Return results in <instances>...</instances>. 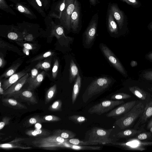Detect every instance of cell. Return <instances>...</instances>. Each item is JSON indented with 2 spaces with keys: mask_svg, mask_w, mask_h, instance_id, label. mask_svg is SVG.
Returning a JSON list of instances; mask_svg holds the SVG:
<instances>
[{
  "mask_svg": "<svg viewBox=\"0 0 152 152\" xmlns=\"http://www.w3.org/2000/svg\"><path fill=\"white\" fill-rule=\"evenodd\" d=\"M69 139L53 134L36 138L32 143L34 146L37 148L54 150L59 148H66V143Z\"/></svg>",
  "mask_w": 152,
  "mask_h": 152,
  "instance_id": "cell-1",
  "label": "cell"
},
{
  "mask_svg": "<svg viewBox=\"0 0 152 152\" xmlns=\"http://www.w3.org/2000/svg\"><path fill=\"white\" fill-rule=\"evenodd\" d=\"M112 82V79L107 77L98 78L94 80L83 95V102H86L93 96L103 91L110 86Z\"/></svg>",
  "mask_w": 152,
  "mask_h": 152,
  "instance_id": "cell-2",
  "label": "cell"
},
{
  "mask_svg": "<svg viewBox=\"0 0 152 152\" xmlns=\"http://www.w3.org/2000/svg\"><path fill=\"white\" fill-rule=\"evenodd\" d=\"M145 106L140 102L121 118L117 120L115 124L121 129H123L131 126L142 114Z\"/></svg>",
  "mask_w": 152,
  "mask_h": 152,
  "instance_id": "cell-3",
  "label": "cell"
},
{
  "mask_svg": "<svg viewBox=\"0 0 152 152\" xmlns=\"http://www.w3.org/2000/svg\"><path fill=\"white\" fill-rule=\"evenodd\" d=\"M113 130L112 128L105 129L101 127H93L90 130L87 141L91 145L112 143V140L109 137Z\"/></svg>",
  "mask_w": 152,
  "mask_h": 152,
  "instance_id": "cell-4",
  "label": "cell"
},
{
  "mask_svg": "<svg viewBox=\"0 0 152 152\" xmlns=\"http://www.w3.org/2000/svg\"><path fill=\"white\" fill-rule=\"evenodd\" d=\"M124 103L122 100H105L91 107L88 110L91 114L102 115L112 110L114 107Z\"/></svg>",
  "mask_w": 152,
  "mask_h": 152,
  "instance_id": "cell-5",
  "label": "cell"
},
{
  "mask_svg": "<svg viewBox=\"0 0 152 152\" xmlns=\"http://www.w3.org/2000/svg\"><path fill=\"white\" fill-rule=\"evenodd\" d=\"M100 47L103 54L110 63L120 72L126 76V72L124 67L111 50L103 44H101Z\"/></svg>",
  "mask_w": 152,
  "mask_h": 152,
  "instance_id": "cell-6",
  "label": "cell"
},
{
  "mask_svg": "<svg viewBox=\"0 0 152 152\" xmlns=\"http://www.w3.org/2000/svg\"><path fill=\"white\" fill-rule=\"evenodd\" d=\"M75 0H65V7L62 11L61 21L68 30L71 28V17L74 9Z\"/></svg>",
  "mask_w": 152,
  "mask_h": 152,
  "instance_id": "cell-7",
  "label": "cell"
},
{
  "mask_svg": "<svg viewBox=\"0 0 152 152\" xmlns=\"http://www.w3.org/2000/svg\"><path fill=\"white\" fill-rule=\"evenodd\" d=\"M98 14L97 13L92 17L86 28L84 35L86 43L87 45L90 44L94 40L96 33L98 21Z\"/></svg>",
  "mask_w": 152,
  "mask_h": 152,
  "instance_id": "cell-8",
  "label": "cell"
},
{
  "mask_svg": "<svg viewBox=\"0 0 152 152\" xmlns=\"http://www.w3.org/2000/svg\"><path fill=\"white\" fill-rule=\"evenodd\" d=\"M108 8L112 13L119 28L121 30L127 20L124 13L120 9L118 4L116 3H110Z\"/></svg>",
  "mask_w": 152,
  "mask_h": 152,
  "instance_id": "cell-9",
  "label": "cell"
},
{
  "mask_svg": "<svg viewBox=\"0 0 152 152\" xmlns=\"http://www.w3.org/2000/svg\"><path fill=\"white\" fill-rule=\"evenodd\" d=\"M28 89H21L12 96L15 98H19L28 104L34 105L37 104L38 102L34 93Z\"/></svg>",
  "mask_w": 152,
  "mask_h": 152,
  "instance_id": "cell-10",
  "label": "cell"
},
{
  "mask_svg": "<svg viewBox=\"0 0 152 152\" xmlns=\"http://www.w3.org/2000/svg\"><path fill=\"white\" fill-rule=\"evenodd\" d=\"M136 102V101L133 100L122 104L107 113L106 116L107 117H113L124 114L131 110Z\"/></svg>",
  "mask_w": 152,
  "mask_h": 152,
  "instance_id": "cell-11",
  "label": "cell"
},
{
  "mask_svg": "<svg viewBox=\"0 0 152 152\" xmlns=\"http://www.w3.org/2000/svg\"><path fill=\"white\" fill-rule=\"evenodd\" d=\"M29 76V75L27 73L18 81L4 91L3 95L7 97L12 96L13 94L21 89L23 86L27 83V81Z\"/></svg>",
  "mask_w": 152,
  "mask_h": 152,
  "instance_id": "cell-12",
  "label": "cell"
},
{
  "mask_svg": "<svg viewBox=\"0 0 152 152\" xmlns=\"http://www.w3.org/2000/svg\"><path fill=\"white\" fill-rule=\"evenodd\" d=\"M81 8L80 3L75 0L74 9L71 17V28L74 31L77 30L81 22Z\"/></svg>",
  "mask_w": 152,
  "mask_h": 152,
  "instance_id": "cell-13",
  "label": "cell"
},
{
  "mask_svg": "<svg viewBox=\"0 0 152 152\" xmlns=\"http://www.w3.org/2000/svg\"><path fill=\"white\" fill-rule=\"evenodd\" d=\"M152 116V101L147 103L145 107L143 112L137 122L135 124L134 128L137 129L142 126Z\"/></svg>",
  "mask_w": 152,
  "mask_h": 152,
  "instance_id": "cell-14",
  "label": "cell"
},
{
  "mask_svg": "<svg viewBox=\"0 0 152 152\" xmlns=\"http://www.w3.org/2000/svg\"><path fill=\"white\" fill-rule=\"evenodd\" d=\"M29 70L30 69H29L14 73L8 79L3 81V83H2V87L4 91L6 90L25 75Z\"/></svg>",
  "mask_w": 152,
  "mask_h": 152,
  "instance_id": "cell-15",
  "label": "cell"
},
{
  "mask_svg": "<svg viewBox=\"0 0 152 152\" xmlns=\"http://www.w3.org/2000/svg\"><path fill=\"white\" fill-rule=\"evenodd\" d=\"M24 140L23 139L20 138H16L10 142L1 144L0 148L5 149L19 148L26 149L31 148V147L23 145L20 143V142Z\"/></svg>",
  "mask_w": 152,
  "mask_h": 152,
  "instance_id": "cell-16",
  "label": "cell"
},
{
  "mask_svg": "<svg viewBox=\"0 0 152 152\" xmlns=\"http://www.w3.org/2000/svg\"><path fill=\"white\" fill-rule=\"evenodd\" d=\"M3 105L15 109H27V107L16 100L10 97L4 98L1 99Z\"/></svg>",
  "mask_w": 152,
  "mask_h": 152,
  "instance_id": "cell-17",
  "label": "cell"
},
{
  "mask_svg": "<svg viewBox=\"0 0 152 152\" xmlns=\"http://www.w3.org/2000/svg\"><path fill=\"white\" fill-rule=\"evenodd\" d=\"M106 19L108 29L109 32L112 34H117L118 32V26L108 8Z\"/></svg>",
  "mask_w": 152,
  "mask_h": 152,
  "instance_id": "cell-18",
  "label": "cell"
},
{
  "mask_svg": "<svg viewBox=\"0 0 152 152\" xmlns=\"http://www.w3.org/2000/svg\"><path fill=\"white\" fill-rule=\"evenodd\" d=\"M52 34L56 37L61 44L65 46H67L72 40V38L65 36L63 29L61 27L57 28L56 30V33H53Z\"/></svg>",
  "mask_w": 152,
  "mask_h": 152,
  "instance_id": "cell-19",
  "label": "cell"
},
{
  "mask_svg": "<svg viewBox=\"0 0 152 152\" xmlns=\"http://www.w3.org/2000/svg\"><path fill=\"white\" fill-rule=\"evenodd\" d=\"M50 133V131L41 129L29 130L25 132L26 134L28 136L37 138L48 136H49Z\"/></svg>",
  "mask_w": 152,
  "mask_h": 152,
  "instance_id": "cell-20",
  "label": "cell"
},
{
  "mask_svg": "<svg viewBox=\"0 0 152 152\" xmlns=\"http://www.w3.org/2000/svg\"><path fill=\"white\" fill-rule=\"evenodd\" d=\"M142 131L135 129H127L120 131L113 136L116 138H127L134 136L137 134L141 133Z\"/></svg>",
  "mask_w": 152,
  "mask_h": 152,
  "instance_id": "cell-21",
  "label": "cell"
},
{
  "mask_svg": "<svg viewBox=\"0 0 152 152\" xmlns=\"http://www.w3.org/2000/svg\"><path fill=\"white\" fill-rule=\"evenodd\" d=\"M47 74V73L44 71L39 74L34 81L29 84L27 89L33 91L36 89L40 85Z\"/></svg>",
  "mask_w": 152,
  "mask_h": 152,
  "instance_id": "cell-22",
  "label": "cell"
},
{
  "mask_svg": "<svg viewBox=\"0 0 152 152\" xmlns=\"http://www.w3.org/2000/svg\"><path fill=\"white\" fill-rule=\"evenodd\" d=\"M53 134L61 137L66 139L74 138L76 136V134L72 131L66 129H57L55 130Z\"/></svg>",
  "mask_w": 152,
  "mask_h": 152,
  "instance_id": "cell-23",
  "label": "cell"
},
{
  "mask_svg": "<svg viewBox=\"0 0 152 152\" xmlns=\"http://www.w3.org/2000/svg\"><path fill=\"white\" fill-rule=\"evenodd\" d=\"M81 79L79 74L77 75L72 91V102L73 104L75 103L79 93L81 86Z\"/></svg>",
  "mask_w": 152,
  "mask_h": 152,
  "instance_id": "cell-24",
  "label": "cell"
},
{
  "mask_svg": "<svg viewBox=\"0 0 152 152\" xmlns=\"http://www.w3.org/2000/svg\"><path fill=\"white\" fill-rule=\"evenodd\" d=\"M129 90L134 95L142 100H145L147 98V94L143 90L140 88L134 86L129 87Z\"/></svg>",
  "mask_w": 152,
  "mask_h": 152,
  "instance_id": "cell-25",
  "label": "cell"
},
{
  "mask_svg": "<svg viewBox=\"0 0 152 152\" xmlns=\"http://www.w3.org/2000/svg\"><path fill=\"white\" fill-rule=\"evenodd\" d=\"M22 63H16L10 66L0 76V78L5 77H9L11 76L15 73L16 70L20 66Z\"/></svg>",
  "mask_w": 152,
  "mask_h": 152,
  "instance_id": "cell-26",
  "label": "cell"
},
{
  "mask_svg": "<svg viewBox=\"0 0 152 152\" xmlns=\"http://www.w3.org/2000/svg\"><path fill=\"white\" fill-rule=\"evenodd\" d=\"M79 74L78 70L73 60L72 59L70 62L69 80L72 83Z\"/></svg>",
  "mask_w": 152,
  "mask_h": 152,
  "instance_id": "cell-27",
  "label": "cell"
},
{
  "mask_svg": "<svg viewBox=\"0 0 152 152\" xmlns=\"http://www.w3.org/2000/svg\"><path fill=\"white\" fill-rule=\"evenodd\" d=\"M66 148H71L75 150H99L101 147L95 146H88L86 145H74L67 143Z\"/></svg>",
  "mask_w": 152,
  "mask_h": 152,
  "instance_id": "cell-28",
  "label": "cell"
},
{
  "mask_svg": "<svg viewBox=\"0 0 152 152\" xmlns=\"http://www.w3.org/2000/svg\"><path fill=\"white\" fill-rule=\"evenodd\" d=\"M57 92V86L56 84L50 88L47 91L45 98V104H46L54 98Z\"/></svg>",
  "mask_w": 152,
  "mask_h": 152,
  "instance_id": "cell-29",
  "label": "cell"
},
{
  "mask_svg": "<svg viewBox=\"0 0 152 152\" xmlns=\"http://www.w3.org/2000/svg\"><path fill=\"white\" fill-rule=\"evenodd\" d=\"M44 122L42 117L37 115L33 116L28 119L23 123V126L26 127H29L37 123Z\"/></svg>",
  "mask_w": 152,
  "mask_h": 152,
  "instance_id": "cell-30",
  "label": "cell"
},
{
  "mask_svg": "<svg viewBox=\"0 0 152 152\" xmlns=\"http://www.w3.org/2000/svg\"><path fill=\"white\" fill-rule=\"evenodd\" d=\"M51 66V60L50 59H46L43 61L38 62L35 66L37 69H43L47 72L49 70Z\"/></svg>",
  "mask_w": 152,
  "mask_h": 152,
  "instance_id": "cell-31",
  "label": "cell"
},
{
  "mask_svg": "<svg viewBox=\"0 0 152 152\" xmlns=\"http://www.w3.org/2000/svg\"><path fill=\"white\" fill-rule=\"evenodd\" d=\"M55 54V52L51 51H49L40 54L28 60V62H32L35 61H41L44 58L49 57L52 56Z\"/></svg>",
  "mask_w": 152,
  "mask_h": 152,
  "instance_id": "cell-32",
  "label": "cell"
},
{
  "mask_svg": "<svg viewBox=\"0 0 152 152\" xmlns=\"http://www.w3.org/2000/svg\"><path fill=\"white\" fill-rule=\"evenodd\" d=\"M68 119L76 124L80 125L87 120V119L85 117L78 115L70 116L68 117Z\"/></svg>",
  "mask_w": 152,
  "mask_h": 152,
  "instance_id": "cell-33",
  "label": "cell"
},
{
  "mask_svg": "<svg viewBox=\"0 0 152 152\" xmlns=\"http://www.w3.org/2000/svg\"><path fill=\"white\" fill-rule=\"evenodd\" d=\"M62 102L60 100L55 101L49 106L48 109L51 111H62Z\"/></svg>",
  "mask_w": 152,
  "mask_h": 152,
  "instance_id": "cell-34",
  "label": "cell"
},
{
  "mask_svg": "<svg viewBox=\"0 0 152 152\" xmlns=\"http://www.w3.org/2000/svg\"><path fill=\"white\" fill-rule=\"evenodd\" d=\"M67 142L75 145H91L90 143L88 141H83L77 139L71 138L69 139Z\"/></svg>",
  "mask_w": 152,
  "mask_h": 152,
  "instance_id": "cell-35",
  "label": "cell"
},
{
  "mask_svg": "<svg viewBox=\"0 0 152 152\" xmlns=\"http://www.w3.org/2000/svg\"><path fill=\"white\" fill-rule=\"evenodd\" d=\"M131 96L128 94L123 93H119L113 95L111 97L112 100H122L130 98Z\"/></svg>",
  "mask_w": 152,
  "mask_h": 152,
  "instance_id": "cell-36",
  "label": "cell"
},
{
  "mask_svg": "<svg viewBox=\"0 0 152 152\" xmlns=\"http://www.w3.org/2000/svg\"><path fill=\"white\" fill-rule=\"evenodd\" d=\"M44 122H52L60 121L61 118L53 115H46L42 117Z\"/></svg>",
  "mask_w": 152,
  "mask_h": 152,
  "instance_id": "cell-37",
  "label": "cell"
},
{
  "mask_svg": "<svg viewBox=\"0 0 152 152\" xmlns=\"http://www.w3.org/2000/svg\"><path fill=\"white\" fill-rule=\"evenodd\" d=\"M136 138L140 140H148L152 138V133L150 132L141 133L139 134Z\"/></svg>",
  "mask_w": 152,
  "mask_h": 152,
  "instance_id": "cell-38",
  "label": "cell"
},
{
  "mask_svg": "<svg viewBox=\"0 0 152 152\" xmlns=\"http://www.w3.org/2000/svg\"><path fill=\"white\" fill-rule=\"evenodd\" d=\"M125 2L133 7L138 8L140 7L141 4L138 0H119Z\"/></svg>",
  "mask_w": 152,
  "mask_h": 152,
  "instance_id": "cell-39",
  "label": "cell"
},
{
  "mask_svg": "<svg viewBox=\"0 0 152 152\" xmlns=\"http://www.w3.org/2000/svg\"><path fill=\"white\" fill-rule=\"evenodd\" d=\"M38 69L34 68L31 71V75L29 76L27 81L28 84L31 83L36 78L38 74Z\"/></svg>",
  "mask_w": 152,
  "mask_h": 152,
  "instance_id": "cell-40",
  "label": "cell"
},
{
  "mask_svg": "<svg viewBox=\"0 0 152 152\" xmlns=\"http://www.w3.org/2000/svg\"><path fill=\"white\" fill-rule=\"evenodd\" d=\"M59 66L58 61L57 59L54 60L52 70V77L55 79L57 75Z\"/></svg>",
  "mask_w": 152,
  "mask_h": 152,
  "instance_id": "cell-41",
  "label": "cell"
},
{
  "mask_svg": "<svg viewBox=\"0 0 152 152\" xmlns=\"http://www.w3.org/2000/svg\"><path fill=\"white\" fill-rule=\"evenodd\" d=\"M8 37L10 39L14 40L17 41L21 42L23 41V39L19 37L18 35L14 32L9 33L7 35Z\"/></svg>",
  "mask_w": 152,
  "mask_h": 152,
  "instance_id": "cell-42",
  "label": "cell"
},
{
  "mask_svg": "<svg viewBox=\"0 0 152 152\" xmlns=\"http://www.w3.org/2000/svg\"><path fill=\"white\" fill-rule=\"evenodd\" d=\"M19 45L29 50H34L36 48V45L29 43H23L17 42Z\"/></svg>",
  "mask_w": 152,
  "mask_h": 152,
  "instance_id": "cell-43",
  "label": "cell"
},
{
  "mask_svg": "<svg viewBox=\"0 0 152 152\" xmlns=\"http://www.w3.org/2000/svg\"><path fill=\"white\" fill-rule=\"evenodd\" d=\"M11 119V118L8 117H3L0 123V130L2 129L5 126L9 124Z\"/></svg>",
  "mask_w": 152,
  "mask_h": 152,
  "instance_id": "cell-44",
  "label": "cell"
},
{
  "mask_svg": "<svg viewBox=\"0 0 152 152\" xmlns=\"http://www.w3.org/2000/svg\"><path fill=\"white\" fill-rule=\"evenodd\" d=\"M143 77L147 80L152 81V71L145 72Z\"/></svg>",
  "mask_w": 152,
  "mask_h": 152,
  "instance_id": "cell-45",
  "label": "cell"
},
{
  "mask_svg": "<svg viewBox=\"0 0 152 152\" xmlns=\"http://www.w3.org/2000/svg\"><path fill=\"white\" fill-rule=\"evenodd\" d=\"M5 61L3 56H1L0 57V67L2 68L5 65Z\"/></svg>",
  "mask_w": 152,
  "mask_h": 152,
  "instance_id": "cell-46",
  "label": "cell"
},
{
  "mask_svg": "<svg viewBox=\"0 0 152 152\" xmlns=\"http://www.w3.org/2000/svg\"><path fill=\"white\" fill-rule=\"evenodd\" d=\"M91 5L95 6L99 2V0H89Z\"/></svg>",
  "mask_w": 152,
  "mask_h": 152,
  "instance_id": "cell-47",
  "label": "cell"
},
{
  "mask_svg": "<svg viewBox=\"0 0 152 152\" xmlns=\"http://www.w3.org/2000/svg\"><path fill=\"white\" fill-rule=\"evenodd\" d=\"M65 0H64L60 6V11L62 12L64 10L65 7Z\"/></svg>",
  "mask_w": 152,
  "mask_h": 152,
  "instance_id": "cell-48",
  "label": "cell"
},
{
  "mask_svg": "<svg viewBox=\"0 0 152 152\" xmlns=\"http://www.w3.org/2000/svg\"><path fill=\"white\" fill-rule=\"evenodd\" d=\"M152 127V117L148 122V125H147V129H150Z\"/></svg>",
  "mask_w": 152,
  "mask_h": 152,
  "instance_id": "cell-49",
  "label": "cell"
},
{
  "mask_svg": "<svg viewBox=\"0 0 152 152\" xmlns=\"http://www.w3.org/2000/svg\"><path fill=\"white\" fill-rule=\"evenodd\" d=\"M23 52L25 53L26 55H28L29 54V50L25 48H23Z\"/></svg>",
  "mask_w": 152,
  "mask_h": 152,
  "instance_id": "cell-50",
  "label": "cell"
},
{
  "mask_svg": "<svg viewBox=\"0 0 152 152\" xmlns=\"http://www.w3.org/2000/svg\"><path fill=\"white\" fill-rule=\"evenodd\" d=\"M18 10L21 12H23L25 11L24 8L20 5H19L18 7Z\"/></svg>",
  "mask_w": 152,
  "mask_h": 152,
  "instance_id": "cell-51",
  "label": "cell"
},
{
  "mask_svg": "<svg viewBox=\"0 0 152 152\" xmlns=\"http://www.w3.org/2000/svg\"><path fill=\"white\" fill-rule=\"evenodd\" d=\"M42 125L40 123H37L35 124V129H41Z\"/></svg>",
  "mask_w": 152,
  "mask_h": 152,
  "instance_id": "cell-52",
  "label": "cell"
},
{
  "mask_svg": "<svg viewBox=\"0 0 152 152\" xmlns=\"http://www.w3.org/2000/svg\"><path fill=\"white\" fill-rule=\"evenodd\" d=\"M147 56L148 59L152 61V52L148 54Z\"/></svg>",
  "mask_w": 152,
  "mask_h": 152,
  "instance_id": "cell-53",
  "label": "cell"
},
{
  "mask_svg": "<svg viewBox=\"0 0 152 152\" xmlns=\"http://www.w3.org/2000/svg\"><path fill=\"white\" fill-rule=\"evenodd\" d=\"M148 28L149 30H152V21L148 24Z\"/></svg>",
  "mask_w": 152,
  "mask_h": 152,
  "instance_id": "cell-54",
  "label": "cell"
},
{
  "mask_svg": "<svg viewBox=\"0 0 152 152\" xmlns=\"http://www.w3.org/2000/svg\"><path fill=\"white\" fill-rule=\"evenodd\" d=\"M4 90L3 88L1 87H0V94L1 95H3L4 94Z\"/></svg>",
  "mask_w": 152,
  "mask_h": 152,
  "instance_id": "cell-55",
  "label": "cell"
},
{
  "mask_svg": "<svg viewBox=\"0 0 152 152\" xmlns=\"http://www.w3.org/2000/svg\"><path fill=\"white\" fill-rule=\"evenodd\" d=\"M36 1L39 6H42V5L41 2L39 0H36Z\"/></svg>",
  "mask_w": 152,
  "mask_h": 152,
  "instance_id": "cell-56",
  "label": "cell"
},
{
  "mask_svg": "<svg viewBox=\"0 0 152 152\" xmlns=\"http://www.w3.org/2000/svg\"><path fill=\"white\" fill-rule=\"evenodd\" d=\"M150 132L152 133V127L150 129Z\"/></svg>",
  "mask_w": 152,
  "mask_h": 152,
  "instance_id": "cell-57",
  "label": "cell"
}]
</instances>
